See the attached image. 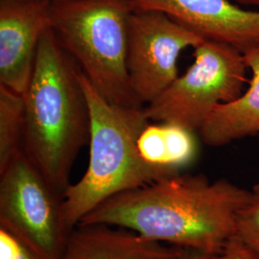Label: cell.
<instances>
[{
  "label": "cell",
  "mask_w": 259,
  "mask_h": 259,
  "mask_svg": "<svg viewBox=\"0 0 259 259\" xmlns=\"http://www.w3.org/2000/svg\"><path fill=\"white\" fill-rule=\"evenodd\" d=\"M250 190L204 174H179L114 195L78 226L107 225L183 249L217 253L234 236Z\"/></svg>",
  "instance_id": "obj_1"
},
{
  "label": "cell",
  "mask_w": 259,
  "mask_h": 259,
  "mask_svg": "<svg viewBox=\"0 0 259 259\" xmlns=\"http://www.w3.org/2000/svg\"><path fill=\"white\" fill-rule=\"evenodd\" d=\"M80 68L52 29L41 37L24 96L22 152L63 196L75 159L91 137Z\"/></svg>",
  "instance_id": "obj_2"
},
{
  "label": "cell",
  "mask_w": 259,
  "mask_h": 259,
  "mask_svg": "<svg viewBox=\"0 0 259 259\" xmlns=\"http://www.w3.org/2000/svg\"><path fill=\"white\" fill-rule=\"evenodd\" d=\"M80 81L91 114L90 162L82 179L63 194L64 218L70 232L112 196L173 177L145 162L139 154L138 140L150 121L144 107L109 102L82 71Z\"/></svg>",
  "instance_id": "obj_3"
},
{
  "label": "cell",
  "mask_w": 259,
  "mask_h": 259,
  "mask_svg": "<svg viewBox=\"0 0 259 259\" xmlns=\"http://www.w3.org/2000/svg\"><path fill=\"white\" fill-rule=\"evenodd\" d=\"M131 0H53L51 29L96 91L109 102L143 107L127 70Z\"/></svg>",
  "instance_id": "obj_4"
},
{
  "label": "cell",
  "mask_w": 259,
  "mask_h": 259,
  "mask_svg": "<svg viewBox=\"0 0 259 259\" xmlns=\"http://www.w3.org/2000/svg\"><path fill=\"white\" fill-rule=\"evenodd\" d=\"M247 69L240 50L205 39L195 47L190 67L144 107L146 116L150 121L174 123L199 132L218 105L240 96Z\"/></svg>",
  "instance_id": "obj_5"
},
{
  "label": "cell",
  "mask_w": 259,
  "mask_h": 259,
  "mask_svg": "<svg viewBox=\"0 0 259 259\" xmlns=\"http://www.w3.org/2000/svg\"><path fill=\"white\" fill-rule=\"evenodd\" d=\"M0 226L46 259H59L71 232L64 218L63 196L22 151L0 171Z\"/></svg>",
  "instance_id": "obj_6"
},
{
  "label": "cell",
  "mask_w": 259,
  "mask_h": 259,
  "mask_svg": "<svg viewBox=\"0 0 259 259\" xmlns=\"http://www.w3.org/2000/svg\"><path fill=\"white\" fill-rule=\"evenodd\" d=\"M204 40L164 13L135 10L130 19L127 70L139 104L148 105L157 99L179 76L181 53Z\"/></svg>",
  "instance_id": "obj_7"
},
{
  "label": "cell",
  "mask_w": 259,
  "mask_h": 259,
  "mask_svg": "<svg viewBox=\"0 0 259 259\" xmlns=\"http://www.w3.org/2000/svg\"><path fill=\"white\" fill-rule=\"evenodd\" d=\"M51 0H0V83L24 94L45 33Z\"/></svg>",
  "instance_id": "obj_8"
},
{
  "label": "cell",
  "mask_w": 259,
  "mask_h": 259,
  "mask_svg": "<svg viewBox=\"0 0 259 259\" xmlns=\"http://www.w3.org/2000/svg\"><path fill=\"white\" fill-rule=\"evenodd\" d=\"M136 9L164 13L205 39L232 46L244 54L259 45V12L230 0H131Z\"/></svg>",
  "instance_id": "obj_9"
},
{
  "label": "cell",
  "mask_w": 259,
  "mask_h": 259,
  "mask_svg": "<svg viewBox=\"0 0 259 259\" xmlns=\"http://www.w3.org/2000/svg\"><path fill=\"white\" fill-rule=\"evenodd\" d=\"M107 225L77 226L59 259H181L183 248ZM115 228V227H114Z\"/></svg>",
  "instance_id": "obj_10"
},
{
  "label": "cell",
  "mask_w": 259,
  "mask_h": 259,
  "mask_svg": "<svg viewBox=\"0 0 259 259\" xmlns=\"http://www.w3.org/2000/svg\"><path fill=\"white\" fill-rule=\"evenodd\" d=\"M251 79L248 90L231 102L218 105L199 130L203 142L221 147L251 136L259 137V45L244 53Z\"/></svg>",
  "instance_id": "obj_11"
},
{
  "label": "cell",
  "mask_w": 259,
  "mask_h": 259,
  "mask_svg": "<svg viewBox=\"0 0 259 259\" xmlns=\"http://www.w3.org/2000/svg\"><path fill=\"white\" fill-rule=\"evenodd\" d=\"M141 157L169 176L181 174L198 156L196 132L169 122L151 124L141 132L138 140Z\"/></svg>",
  "instance_id": "obj_12"
},
{
  "label": "cell",
  "mask_w": 259,
  "mask_h": 259,
  "mask_svg": "<svg viewBox=\"0 0 259 259\" xmlns=\"http://www.w3.org/2000/svg\"><path fill=\"white\" fill-rule=\"evenodd\" d=\"M24 96L0 83V171L22 151Z\"/></svg>",
  "instance_id": "obj_13"
},
{
  "label": "cell",
  "mask_w": 259,
  "mask_h": 259,
  "mask_svg": "<svg viewBox=\"0 0 259 259\" xmlns=\"http://www.w3.org/2000/svg\"><path fill=\"white\" fill-rule=\"evenodd\" d=\"M233 238L240 241L259 258V184L250 190L249 199L237 214Z\"/></svg>",
  "instance_id": "obj_14"
},
{
  "label": "cell",
  "mask_w": 259,
  "mask_h": 259,
  "mask_svg": "<svg viewBox=\"0 0 259 259\" xmlns=\"http://www.w3.org/2000/svg\"><path fill=\"white\" fill-rule=\"evenodd\" d=\"M0 259L46 258L17 233L0 226Z\"/></svg>",
  "instance_id": "obj_15"
},
{
  "label": "cell",
  "mask_w": 259,
  "mask_h": 259,
  "mask_svg": "<svg viewBox=\"0 0 259 259\" xmlns=\"http://www.w3.org/2000/svg\"><path fill=\"white\" fill-rule=\"evenodd\" d=\"M211 259H259L255 253L247 248L240 241L232 238L217 253H214Z\"/></svg>",
  "instance_id": "obj_16"
},
{
  "label": "cell",
  "mask_w": 259,
  "mask_h": 259,
  "mask_svg": "<svg viewBox=\"0 0 259 259\" xmlns=\"http://www.w3.org/2000/svg\"><path fill=\"white\" fill-rule=\"evenodd\" d=\"M213 253L204 250L193 249H183V254L181 259H211Z\"/></svg>",
  "instance_id": "obj_17"
},
{
  "label": "cell",
  "mask_w": 259,
  "mask_h": 259,
  "mask_svg": "<svg viewBox=\"0 0 259 259\" xmlns=\"http://www.w3.org/2000/svg\"><path fill=\"white\" fill-rule=\"evenodd\" d=\"M234 2L241 4V5H252V6H259V0H233Z\"/></svg>",
  "instance_id": "obj_18"
},
{
  "label": "cell",
  "mask_w": 259,
  "mask_h": 259,
  "mask_svg": "<svg viewBox=\"0 0 259 259\" xmlns=\"http://www.w3.org/2000/svg\"><path fill=\"white\" fill-rule=\"evenodd\" d=\"M51 1H53V0H51Z\"/></svg>",
  "instance_id": "obj_19"
}]
</instances>
